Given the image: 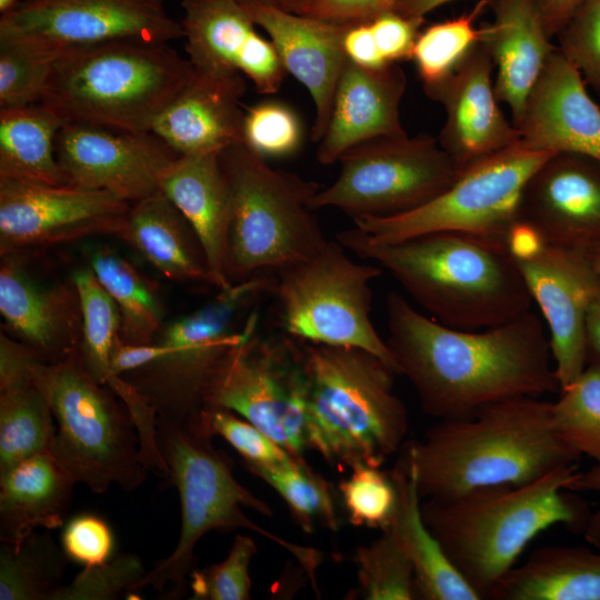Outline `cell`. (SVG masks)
I'll return each mask as SVG.
<instances>
[{"instance_id":"52","label":"cell","mask_w":600,"mask_h":600,"mask_svg":"<svg viewBox=\"0 0 600 600\" xmlns=\"http://www.w3.org/2000/svg\"><path fill=\"white\" fill-rule=\"evenodd\" d=\"M400 0H311L300 14L337 24L369 23L394 11Z\"/></svg>"},{"instance_id":"12","label":"cell","mask_w":600,"mask_h":600,"mask_svg":"<svg viewBox=\"0 0 600 600\" xmlns=\"http://www.w3.org/2000/svg\"><path fill=\"white\" fill-rule=\"evenodd\" d=\"M552 152L517 144L476 160L452 184L426 204L394 217L353 220L371 242L392 243L411 237L458 231L509 242L518 223L522 189Z\"/></svg>"},{"instance_id":"26","label":"cell","mask_w":600,"mask_h":600,"mask_svg":"<svg viewBox=\"0 0 600 600\" xmlns=\"http://www.w3.org/2000/svg\"><path fill=\"white\" fill-rule=\"evenodd\" d=\"M488 3L493 21L481 28L479 41L497 69V98L509 107L514 124L558 47L551 42L534 0H488Z\"/></svg>"},{"instance_id":"42","label":"cell","mask_w":600,"mask_h":600,"mask_svg":"<svg viewBox=\"0 0 600 600\" xmlns=\"http://www.w3.org/2000/svg\"><path fill=\"white\" fill-rule=\"evenodd\" d=\"M351 470L339 483L349 521L357 527L384 530L396 506V488L390 474L366 464Z\"/></svg>"},{"instance_id":"19","label":"cell","mask_w":600,"mask_h":600,"mask_svg":"<svg viewBox=\"0 0 600 600\" xmlns=\"http://www.w3.org/2000/svg\"><path fill=\"white\" fill-rule=\"evenodd\" d=\"M518 222L543 243L588 251L600 242V161L549 156L527 180Z\"/></svg>"},{"instance_id":"38","label":"cell","mask_w":600,"mask_h":600,"mask_svg":"<svg viewBox=\"0 0 600 600\" xmlns=\"http://www.w3.org/2000/svg\"><path fill=\"white\" fill-rule=\"evenodd\" d=\"M247 469L279 493L303 531L311 533L316 523L338 530L331 488L302 457L292 456L274 464Z\"/></svg>"},{"instance_id":"41","label":"cell","mask_w":600,"mask_h":600,"mask_svg":"<svg viewBox=\"0 0 600 600\" xmlns=\"http://www.w3.org/2000/svg\"><path fill=\"white\" fill-rule=\"evenodd\" d=\"M487 2L483 0L469 13L432 24L419 33L411 59L423 86L446 79L479 41L481 28H476L474 21Z\"/></svg>"},{"instance_id":"54","label":"cell","mask_w":600,"mask_h":600,"mask_svg":"<svg viewBox=\"0 0 600 600\" xmlns=\"http://www.w3.org/2000/svg\"><path fill=\"white\" fill-rule=\"evenodd\" d=\"M168 351L169 348L160 342L128 344L120 341L112 353V373L124 376L133 372L163 357Z\"/></svg>"},{"instance_id":"61","label":"cell","mask_w":600,"mask_h":600,"mask_svg":"<svg viewBox=\"0 0 600 600\" xmlns=\"http://www.w3.org/2000/svg\"><path fill=\"white\" fill-rule=\"evenodd\" d=\"M19 1L18 0H0V13H6L11 10Z\"/></svg>"},{"instance_id":"53","label":"cell","mask_w":600,"mask_h":600,"mask_svg":"<svg viewBox=\"0 0 600 600\" xmlns=\"http://www.w3.org/2000/svg\"><path fill=\"white\" fill-rule=\"evenodd\" d=\"M343 49L347 58L361 67L378 69L389 64L377 46L370 23L350 26Z\"/></svg>"},{"instance_id":"39","label":"cell","mask_w":600,"mask_h":600,"mask_svg":"<svg viewBox=\"0 0 600 600\" xmlns=\"http://www.w3.org/2000/svg\"><path fill=\"white\" fill-rule=\"evenodd\" d=\"M551 404L558 436L580 456L600 466V358L592 354L581 374Z\"/></svg>"},{"instance_id":"55","label":"cell","mask_w":600,"mask_h":600,"mask_svg":"<svg viewBox=\"0 0 600 600\" xmlns=\"http://www.w3.org/2000/svg\"><path fill=\"white\" fill-rule=\"evenodd\" d=\"M564 490L600 493V466L593 464L584 471L577 470ZM582 531L587 542L600 550V508L589 514Z\"/></svg>"},{"instance_id":"13","label":"cell","mask_w":600,"mask_h":600,"mask_svg":"<svg viewBox=\"0 0 600 600\" xmlns=\"http://www.w3.org/2000/svg\"><path fill=\"white\" fill-rule=\"evenodd\" d=\"M337 179L321 188L313 208H336L352 220L389 218L412 211L448 189L459 174L438 138L374 139L344 152Z\"/></svg>"},{"instance_id":"25","label":"cell","mask_w":600,"mask_h":600,"mask_svg":"<svg viewBox=\"0 0 600 600\" xmlns=\"http://www.w3.org/2000/svg\"><path fill=\"white\" fill-rule=\"evenodd\" d=\"M220 153L179 154L159 182L160 191L193 228L202 246L212 284L218 290L232 284L226 274L232 199Z\"/></svg>"},{"instance_id":"31","label":"cell","mask_w":600,"mask_h":600,"mask_svg":"<svg viewBox=\"0 0 600 600\" xmlns=\"http://www.w3.org/2000/svg\"><path fill=\"white\" fill-rule=\"evenodd\" d=\"M180 21L193 67L246 74L266 42L242 0H182Z\"/></svg>"},{"instance_id":"15","label":"cell","mask_w":600,"mask_h":600,"mask_svg":"<svg viewBox=\"0 0 600 600\" xmlns=\"http://www.w3.org/2000/svg\"><path fill=\"white\" fill-rule=\"evenodd\" d=\"M180 38L181 23L163 0H23L0 17V42L52 58L113 40Z\"/></svg>"},{"instance_id":"8","label":"cell","mask_w":600,"mask_h":600,"mask_svg":"<svg viewBox=\"0 0 600 600\" xmlns=\"http://www.w3.org/2000/svg\"><path fill=\"white\" fill-rule=\"evenodd\" d=\"M232 213L226 274L230 283L279 271L314 254L326 242L313 211L321 187L272 168L266 158L238 143L220 153Z\"/></svg>"},{"instance_id":"21","label":"cell","mask_w":600,"mask_h":600,"mask_svg":"<svg viewBox=\"0 0 600 600\" xmlns=\"http://www.w3.org/2000/svg\"><path fill=\"white\" fill-rule=\"evenodd\" d=\"M243 4L254 24L276 47L287 73L309 92L314 106L310 138L319 142L329 122L337 84L348 60L343 38L352 24L332 23L261 1H243Z\"/></svg>"},{"instance_id":"37","label":"cell","mask_w":600,"mask_h":600,"mask_svg":"<svg viewBox=\"0 0 600 600\" xmlns=\"http://www.w3.org/2000/svg\"><path fill=\"white\" fill-rule=\"evenodd\" d=\"M73 287L81 313V339L78 352L96 381L109 386L117 377L112 373V353L121 341L119 309L99 282L91 267L73 273Z\"/></svg>"},{"instance_id":"1","label":"cell","mask_w":600,"mask_h":600,"mask_svg":"<svg viewBox=\"0 0 600 600\" xmlns=\"http://www.w3.org/2000/svg\"><path fill=\"white\" fill-rule=\"evenodd\" d=\"M386 314L397 372L430 417L466 419L501 401L560 392L546 323L531 311L481 331L461 330L390 292Z\"/></svg>"},{"instance_id":"10","label":"cell","mask_w":600,"mask_h":600,"mask_svg":"<svg viewBox=\"0 0 600 600\" xmlns=\"http://www.w3.org/2000/svg\"><path fill=\"white\" fill-rule=\"evenodd\" d=\"M347 251L338 240H327L310 258L273 276L271 292L281 328L307 343L364 349L397 372L371 320V282L382 269L357 262Z\"/></svg>"},{"instance_id":"6","label":"cell","mask_w":600,"mask_h":600,"mask_svg":"<svg viewBox=\"0 0 600 600\" xmlns=\"http://www.w3.org/2000/svg\"><path fill=\"white\" fill-rule=\"evenodd\" d=\"M193 76L167 42L113 40L56 56L40 102L63 122L151 131Z\"/></svg>"},{"instance_id":"50","label":"cell","mask_w":600,"mask_h":600,"mask_svg":"<svg viewBox=\"0 0 600 600\" xmlns=\"http://www.w3.org/2000/svg\"><path fill=\"white\" fill-rule=\"evenodd\" d=\"M423 21L424 18H410L390 11L369 22L377 46L388 63L412 58Z\"/></svg>"},{"instance_id":"7","label":"cell","mask_w":600,"mask_h":600,"mask_svg":"<svg viewBox=\"0 0 600 600\" xmlns=\"http://www.w3.org/2000/svg\"><path fill=\"white\" fill-rule=\"evenodd\" d=\"M211 439L196 426L157 420V442L168 467L167 481L179 493L181 530L173 551L147 571L137 592L151 587L167 599L184 597L199 540L211 530L237 528L256 531L286 549L316 584L319 553L269 532L246 516L243 508L267 517L272 510L236 480L232 460L216 449Z\"/></svg>"},{"instance_id":"24","label":"cell","mask_w":600,"mask_h":600,"mask_svg":"<svg viewBox=\"0 0 600 600\" xmlns=\"http://www.w3.org/2000/svg\"><path fill=\"white\" fill-rule=\"evenodd\" d=\"M247 84L236 71L194 67L186 89L161 113L151 131L178 154L222 151L243 143L241 98Z\"/></svg>"},{"instance_id":"40","label":"cell","mask_w":600,"mask_h":600,"mask_svg":"<svg viewBox=\"0 0 600 600\" xmlns=\"http://www.w3.org/2000/svg\"><path fill=\"white\" fill-rule=\"evenodd\" d=\"M354 562L363 599H418L412 563L390 531L359 547Z\"/></svg>"},{"instance_id":"23","label":"cell","mask_w":600,"mask_h":600,"mask_svg":"<svg viewBox=\"0 0 600 600\" xmlns=\"http://www.w3.org/2000/svg\"><path fill=\"white\" fill-rule=\"evenodd\" d=\"M406 89V73L397 63L371 69L348 59L337 84L329 122L318 142L316 159L330 166L361 143L406 136L400 119Z\"/></svg>"},{"instance_id":"62","label":"cell","mask_w":600,"mask_h":600,"mask_svg":"<svg viewBox=\"0 0 600 600\" xmlns=\"http://www.w3.org/2000/svg\"><path fill=\"white\" fill-rule=\"evenodd\" d=\"M242 1H261L266 3H272L278 6V0H242Z\"/></svg>"},{"instance_id":"44","label":"cell","mask_w":600,"mask_h":600,"mask_svg":"<svg viewBox=\"0 0 600 600\" xmlns=\"http://www.w3.org/2000/svg\"><path fill=\"white\" fill-rule=\"evenodd\" d=\"M147 571L137 554H118L102 564L84 567L70 583L62 584L54 600H114L138 593Z\"/></svg>"},{"instance_id":"49","label":"cell","mask_w":600,"mask_h":600,"mask_svg":"<svg viewBox=\"0 0 600 600\" xmlns=\"http://www.w3.org/2000/svg\"><path fill=\"white\" fill-rule=\"evenodd\" d=\"M61 547L70 560L84 567L98 566L110 560L113 534L101 517L82 513L67 522L61 536Z\"/></svg>"},{"instance_id":"59","label":"cell","mask_w":600,"mask_h":600,"mask_svg":"<svg viewBox=\"0 0 600 600\" xmlns=\"http://www.w3.org/2000/svg\"><path fill=\"white\" fill-rule=\"evenodd\" d=\"M311 0H278V6L283 10L302 13Z\"/></svg>"},{"instance_id":"11","label":"cell","mask_w":600,"mask_h":600,"mask_svg":"<svg viewBox=\"0 0 600 600\" xmlns=\"http://www.w3.org/2000/svg\"><path fill=\"white\" fill-rule=\"evenodd\" d=\"M272 283L273 277L234 282L161 332L158 342L169 348L168 353L126 378L147 398L158 419L178 424L198 422L213 372L244 338L256 311L240 330L234 329L237 318L258 296L271 291Z\"/></svg>"},{"instance_id":"28","label":"cell","mask_w":600,"mask_h":600,"mask_svg":"<svg viewBox=\"0 0 600 600\" xmlns=\"http://www.w3.org/2000/svg\"><path fill=\"white\" fill-rule=\"evenodd\" d=\"M76 484L50 450L1 472L0 540L18 544L37 530L61 527Z\"/></svg>"},{"instance_id":"43","label":"cell","mask_w":600,"mask_h":600,"mask_svg":"<svg viewBox=\"0 0 600 600\" xmlns=\"http://www.w3.org/2000/svg\"><path fill=\"white\" fill-rule=\"evenodd\" d=\"M301 141V121L287 104L267 101L244 112L243 144L259 156H290L298 150Z\"/></svg>"},{"instance_id":"9","label":"cell","mask_w":600,"mask_h":600,"mask_svg":"<svg viewBox=\"0 0 600 600\" xmlns=\"http://www.w3.org/2000/svg\"><path fill=\"white\" fill-rule=\"evenodd\" d=\"M41 384L56 422L50 451L76 483L103 493L112 484L132 491L146 481L149 470L129 410L93 379L78 350L47 363Z\"/></svg>"},{"instance_id":"47","label":"cell","mask_w":600,"mask_h":600,"mask_svg":"<svg viewBox=\"0 0 600 600\" xmlns=\"http://www.w3.org/2000/svg\"><path fill=\"white\" fill-rule=\"evenodd\" d=\"M53 59L0 42V109L40 102Z\"/></svg>"},{"instance_id":"2","label":"cell","mask_w":600,"mask_h":600,"mask_svg":"<svg viewBox=\"0 0 600 600\" xmlns=\"http://www.w3.org/2000/svg\"><path fill=\"white\" fill-rule=\"evenodd\" d=\"M337 240L386 269L431 317L450 328L482 330L512 321L533 303L509 242L437 231L374 243L353 227Z\"/></svg>"},{"instance_id":"51","label":"cell","mask_w":600,"mask_h":600,"mask_svg":"<svg viewBox=\"0 0 600 600\" xmlns=\"http://www.w3.org/2000/svg\"><path fill=\"white\" fill-rule=\"evenodd\" d=\"M46 363L49 362L27 344L1 333L0 392L37 382Z\"/></svg>"},{"instance_id":"60","label":"cell","mask_w":600,"mask_h":600,"mask_svg":"<svg viewBox=\"0 0 600 600\" xmlns=\"http://www.w3.org/2000/svg\"><path fill=\"white\" fill-rule=\"evenodd\" d=\"M591 264L600 280V242L591 247L588 251Z\"/></svg>"},{"instance_id":"4","label":"cell","mask_w":600,"mask_h":600,"mask_svg":"<svg viewBox=\"0 0 600 600\" xmlns=\"http://www.w3.org/2000/svg\"><path fill=\"white\" fill-rule=\"evenodd\" d=\"M578 464L521 484L477 488L447 500L424 499L423 520L480 599L514 567L528 543L554 524L580 526L590 513L563 492Z\"/></svg>"},{"instance_id":"29","label":"cell","mask_w":600,"mask_h":600,"mask_svg":"<svg viewBox=\"0 0 600 600\" xmlns=\"http://www.w3.org/2000/svg\"><path fill=\"white\" fill-rule=\"evenodd\" d=\"M401 453L390 472L396 506L384 530L391 532L412 563L418 599L481 600L426 524L414 469L403 450Z\"/></svg>"},{"instance_id":"3","label":"cell","mask_w":600,"mask_h":600,"mask_svg":"<svg viewBox=\"0 0 600 600\" xmlns=\"http://www.w3.org/2000/svg\"><path fill=\"white\" fill-rule=\"evenodd\" d=\"M551 401L520 397L476 416L439 420L406 443L421 499L447 500L487 486H521L578 464L580 454L556 432Z\"/></svg>"},{"instance_id":"14","label":"cell","mask_w":600,"mask_h":600,"mask_svg":"<svg viewBox=\"0 0 600 600\" xmlns=\"http://www.w3.org/2000/svg\"><path fill=\"white\" fill-rule=\"evenodd\" d=\"M254 312L244 338L222 358L206 392L204 408H224L248 420L293 456L307 447V377L302 347L257 333Z\"/></svg>"},{"instance_id":"34","label":"cell","mask_w":600,"mask_h":600,"mask_svg":"<svg viewBox=\"0 0 600 600\" xmlns=\"http://www.w3.org/2000/svg\"><path fill=\"white\" fill-rule=\"evenodd\" d=\"M90 267L119 309L121 341L128 344L153 343L162 321V307L153 284L109 248L94 250Z\"/></svg>"},{"instance_id":"35","label":"cell","mask_w":600,"mask_h":600,"mask_svg":"<svg viewBox=\"0 0 600 600\" xmlns=\"http://www.w3.org/2000/svg\"><path fill=\"white\" fill-rule=\"evenodd\" d=\"M49 530L18 544L1 541L0 600H54L69 558Z\"/></svg>"},{"instance_id":"18","label":"cell","mask_w":600,"mask_h":600,"mask_svg":"<svg viewBox=\"0 0 600 600\" xmlns=\"http://www.w3.org/2000/svg\"><path fill=\"white\" fill-rule=\"evenodd\" d=\"M64 183L108 191L129 203L158 191L179 156L152 131L64 122L56 140Z\"/></svg>"},{"instance_id":"32","label":"cell","mask_w":600,"mask_h":600,"mask_svg":"<svg viewBox=\"0 0 600 600\" xmlns=\"http://www.w3.org/2000/svg\"><path fill=\"white\" fill-rule=\"evenodd\" d=\"M492 600H600V550L551 546L511 568L488 596Z\"/></svg>"},{"instance_id":"45","label":"cell","mask_w":600,"mask_h":600,"mask_svg":"<svg viewBox=\"0 0 600 600\" xmlns=\"http://www.w3.org/2000/svg\"><path fill=\"white\" fill-rule=\"evenodd\" d=\"M256 552L257 547L249 536L237 534L223 561L191 572L189 578L191 599H250L249 564Z\"/></svg>"},{"instance_id":"33","label":"cell","mask_w":600,"mask_h":600,"mask_svg":"<svg viewBox=\"0 0 600 600\" xmlns=\"http://www.w3.org/2000/svg\"><path fill=\"white\" fill-rule=\"evenodd\" d=\"M63 123L42 102L0 109V180L64 184L56 154Z\"/></svg>"},{"instance_id":"22","label":"cell","mask_w":600,"mask_h":600,"mask_svg":"<svg viewBox=\"0 0 600 600\" xmlns=\"http://www.w3.org/2000/svg\"><path fill=\"white\" fill-rule=\"evenodd\" d=\"M523 144L600 161V108L577 68L557 48L513 124Z\"/></svg>"},{"instance_id":"36","label":"cell","mask_w":600,"mask_h":600,"mask_svg":"<svg viewBox=\"0 0 600 600\" xmlns=\"http://www.w3.org/2000/svg\"><path fill=\"white\" fill-rule=\"evenodd\" d=\"M54 433L41 374L37 382L0 392V473L50 450Z\"/></svg>"},{"instance_id":"46","label":"cell","mask_w":600,"mask_h":600,"mask_svg":"<svg viewBox=\"0 0 600 600\" xmlns=\"http://www.w3.org/2000/svg\"><path fill=\"white\" fill-rule=\"evenodd\" d=\"M196 426L211 437L223 438L243 458L247 468L274 464L293 456L254 424L224 408L203 409Z\"/></svg>"},{"instance_id":"27","label":"cell","mask_w":600,"mask_h":600,"mask_svg":"<svg viewBox=\"0 0 600 600\" xmlns=\"http://www.w3.org/2000/svg\"><path fill=\"white\" fill-rule=\"evenodd\" d=\"M0 312L11 331L44 361L79 349L81 313L77 291L46 289L31 280L14 254L1 256Z\"/></svg>"},{"instance_id":"48","label":"cell","mask_w":600,"mask_h":600,"mask_svg":"<svg viewBox=\"0 0 600 600\" xmlns=\"http://www.w3.org/2000/svg\"><path fill=\"white\" fill-rule=\"evenodd\" d=\"M556 37L584 83L600 93V0H587Z\"/></svg>"},{"instance_id":"17","label":"cell","mask_w":600,"mask_h":600,"mask_svg":"<svg viewBox=\"0 0 600 600\" xmlns=\"http://www.w3.org/2000/svg\"><path fill=\"white\" fill-rule=\"evenodd\" d=\"M130 207L104 190L0 180L1 256L92 234L121 236Z\"/></svg>"},{"instance_id":"56","label":"cell","mask_w":600,"mask_h":600,"mask_svg":"<svg viewBox=\"0 0 600 600\" xmlns=\"http://www.w3.org/2000/svg\"><path fill=\"white\" fill-rule=\"evenodd\" d=\"M543 24L551 37L566 26L587 0H534Z\"/></svg>"},{"instance_id":"5","label":"cell","mask_w":600,"mask_h":600,"mask_svg":"<svg viewBox=\"0 0 600 600\" xmlns=\"http://www.w3.org/2000/svg\"><path fill=\"white\" fill-rule=\"evenodd\" d=\"M307 377V447L339 469L380 468L399 452L409 427L393 392L397 372L356 347L302 346Z\"/></svg>"},{"instance_id":"57","label":"cell","mask_w":600,"mask_h":600,"mask_svg":"<svg viewBox=\"0 0 600 600\" xmlns=\"http://www.w3.org/2000/svg\"><path fill=\"white\" fill-rule=\"evenodd\" d=\"M454 0H400L394 11L410 18H424L432 10Z\"/></svg>"},{"instance_id":"30","label":"cell","mask_w":600,"mask_h":600,"mask_svg":"<svg viewBox=\"0 0 600 600\" xmlns=\"http://www.w3.org/2000/svg\"><path fill=\"white\" fill-rule=\"evenodd\" d=\"M120 237L164 277L212 284L207 259L193 228L161 191L131 203Z\"/></svg>"},{"instance_id":"20","label":"cell","mask_w":600,"mask_h":600,"mask_svg":"<svg viewBox=\"0 0 600 600\" xmlns=\"http://www.w3.org/2000/svg\"><path fill=\"white\" fill-rule=\"evenodd\" d=\"M493 69L489 52L478 41L446 79L423 86L446 111L438 141L460 169L521 140L499 107Z\"/></svg>"},{"instance_id":"58","label":"cell","mask_w":600,"mask_h":600,"mask_svg":"<svg viewBox=\"0 0 600 600\" xmlns=\"http://www.w3.org/2000/svg\"><path fill=\"white\" fill-rule=\"evenodd\" d=\"M587 331L590 352L600 358V296L589 308Z\"/></svg>"},{"instance_id":"16","label":"cell","mask_w":600,"mask_h":600,"mask_svg":"<svg viewBox=\"0 0 600 600\" xmlns=\"http://www.w3.org/2000/svg\"><path fill=\"white\" fill-rule=\"evenodd\" d=\"M510 249L542 312L561 390L589 362L587 319L600 296V280L587 251L543 243L532 236L516 240Z\"/></svg>"}]
</instances>
